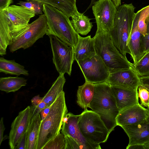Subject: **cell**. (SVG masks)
I'll return each mask as SVG.
<instances>
[{
  "mask_svg": "<svg viewBox=\"0 0 149 149\" xmlns=\"http://www.w3.org/2000/svg\"><path fill=\"white\" fill-rule=\"evenodd\" d=\"M139 13V10L135 13L132 32L127 43L130 55L133 60V64L137 63L145 54L143 44L144 36L140 33L138 27Z\"/></svg>",
  "mask_w": 149,
  "mask_h": 149,
  "instance_id": "e0dca14e",
  "label": "cell"
},
{
  "mask_svg": "<svg viewBox=\"0 0 149 149\" xmlns=\"http://www.w3.org/2000/svg\"><path fill=\"white\" fill-rule=\"evenodd\" d=\"M17 4L31 10L35 15L43 14L42 9L44 4L41 2L35 0H30L26 1H20Z\"/></svg>",
  "mask_w": 149,
  "mask_h": 149,
  "instance_id": "4dcf8cb0",
  "label": "cell"
},
{
  "mask_svg": "<svg viewBox=\"0 0 149 149\" xmlns=\"http://www.w3.org/2000/svg\"><path fill=\"white\" fill-rule=\"evenodd\" d=\"M119 111L139 103L138 89L111 86Z\"/></svg>",
  "mask_w": 149,
  "mask_h": 149,
  "instance_id": "ac0fdd59",
  "label": "cell"
},
{
  "mask_svg": "<svg viewBox=\"0 0 149 149\" xmlns=\"http://www.w3.org/2000/svg\"><path fill=\"white\" fill-rule=\"evenodd\" d=\"M114 3L116 7L118 8L121 5V2L122 0H112Z\"/></svg>",
  "mask_w": 149,
  "mask_h": 149,
  "instance_id": "7bdbcfd3",
  "label": "cell"
},
{
  "mask_svg": "<svg viewBox=\"0 0 149 149\" xmlns=\"http://www.w3.org/2000/svg\"><path fill=\"white\" fill-rule=\"evenodd\" d=\"M65 149V136L60 132L48 142L42 149Z\"/></svg>",
  "mask_w": 149,
  "mask_h": 149,
  "instance_id": "f546056e",
  "label": "cell"
},
{
  "mask_svg": "<svg viewBox=\"0 0 149 149\" xmlns=\"http://www.w3.org/2000/svg\"><path fill=\"white\" fill-rule=\"evenodd\" d=\"M0 72L17 76L21 74L29 75L28 71L23 66L16 63L14 60H7L3 57L0 58Z\"/></svg>",
  "mask_w": 149,
  "mask_h": 149,
  "instance_id": "484cf974",
  "label": "cell"
},
{
  "mask_svg": "<svg viewBox=\"0 0 149 149\" xmlns=\"http://www.w3.org/2000/svg\"><path fill=\"white\" fill-rule=\"evenodd\" d=\"M78 125L84 136L95 143L106 142L110 133L100 116L93 111H84L81 114Z\"/></svg>",
  "mask_w": 149,
  "mask_h": 149,
  "instance_id": "8992f818",
  "label": "cell"
},
{
  "mask_svg": "<svg viewBox=\"0 0 149 149\" xmlns=\"http://www.w3.org/2000/svg\"><path fill=\"white\" fill-rule=\"evenodd\" d=\"M138 95L140 104L149 109V90L140 84L138 88Z\"/></svg>",
  "mask_w": 149,
  "mask_h": 149,
  "instance_id": "1f68e13d",
  "label": "cell"
},
{
  "mask_svg": "<svg viewBox=\"0 0 149 149\" xmlns=\"http://www.w3.org/2000/svg\"><path fill=\"white\" fill-rule=\"evenodd\" d=\"M93 38L88 36L85 37L79 35L78 42L74 48V56L77 62L91 58L96 54Z\"/></svg>",
  "mask_w": 149,
  "mask_h": 149,
  "instance_id": "d6986e66",
  "label": "cell"
},
{
  "mask_svg": "<svg viewBox=\"0 0 149 149\" xmlns=\"http://www.w3.org/2000/svg\"><path fill=\"white\" fill-rule=\"evenodd\" d=\"M81 114L75 115L67 113L63 117L61 132L64 136L68 135L74 139L83 147L84 149H100L99 144H96L87 140L82 134L78 125Z\"/></svg>",
  "mask_w": 149,
  "mask_h": 149,
  "instance_id": "7c38bea8",
  "label": "cell"
},
{
  "mask_svg": "<svg viewBox=\"0 0 149 149\" xmlns=\"http://www.w3.org/2000/svg\"><path fill=\"white\" fill-rule=\"evenodd\" d=\"M42 11L47 19L46 34L55 36L69 46L74 47L79 35L73 28L69 18L56 8L47 4H43Z\"/></svg>",
  "mask_w": 149,
  "mask_h": 149,
  "instance_id": "5b68a950",
  "label": "cell"
},
{
  "mask_svg": "<svg viewBox=\"0 0 149 149\" xmlns=\"http://www.w3.org/2000/svg\"><path fill=\"white\" fill-rule=\"evenodd\" d=\"M51 106L42 109L40 112L41 121L43 120L48 114L50 110Z\"/></svg>",
  "mask_w": 149,
  "mask_h": 149,
  "instance_id": "60d3db41",
  "label": "cell"
},
{
  "mask_svg": "<svg viewBox=\"0 0 149 149\" xmlns=\"http://www.w3.org/2000/svg\"><path fill=\"white\" fill-rule=\"evenodd\" d=\"M53 54V63L59 74L66 73L70 76L74 60V47L70 46L57 36H49Z\"/></svg>",
  "mask_w": 149,
  "mask_h": 149,
  "instance_id": "ba28073f",
  "label": "cell"
},
{
  "mask_svg": "<svg viewBox=\"0 0 149 149\" xmlns=\"http://www.w3.org/2000/svg\"><path fill=\"white\" fill-rule=\"evenodd\" d=\"M106 82L111 86L134 89L141 84L140 77L132 68L110 73Z\"/></svg>",
  "mask_w": 149,
  "mask_h": 149,
  "instance_id": "9a60e30c",
  "label": "cell"
},
{
  "mask_svg": "<svg viewBox=\"0 0 149 149\" xmlns=\"http://www.w3.org/2000/svg\"><path fill=\"white\" fill-rule=\"evenodd\" d=\"M141 84L149 90V76L140 77Z\"/></svg>",
  "mask_w": 149,
  "mask_h": 149,
  "instance_id": "74e56055",
  "label": "cell"
},
{
  "mask_svg": "<svg viewBox=\"0 0 149 149\" xmlns=\"http://www.w3.org/2000/svg\"><path fill=\"white\" fill-rule=\"evenodd\" d=\"M47 22L45 15H41L39 17L30 24L25 29L9 46L10 52L22 48L31 47L38 39L46 34Z\"/></svg>",
  "mask_w": 149,
  "mask_h": 149,
  "instance_id": "52a82bcc",
  "label": "cell"
},
{
  "mask_svg": "<svg viewBox=\"0 0 149 149\" xmlns=\"http://www.w3.org/2000/svg\"><path fill=\"white\" fill-rule=\"evenodd\" d=\"M126 149H144L143 145H133L127 146Z\"/></svg>",
  "mask_w": 149,
  "mask_h": 149,
  "instance_id": "b9f144b4",
  "label": "cell"
},
{
  "mask_svg": "<svg viewBox=\"0 0 149 149\" xmlns=\"http://www.w3.org/2000/svg\"><path fill=\"white\" fill-rule=\"evenodd\" d=\"M5 130V127L3 122V118L2 117L0 122V145L4 139V137H3V134Z\"/></svg>",
  "mask_w": 149,
  "mask_h": 149,
  "instance_id": "f35d334b",
  "label": "cell"
},
{
  "mask_svg": "<svg viewBox=\"0 0 149 149\" xmlns=\"http://www.w3.org/2000/svg\"><path fill=\"white\" fill-rule=\"evenodd\" d=\"M65 149H84L83 147L74 139L68 135L65 136Z\"/></svg>",
  "mask_w": 149,
  "mask_h": 149,
  "instance_id": "d6a6232c",
  "label": "cell"
},
{
  "mask_svg": "<svg viewBox=\"0 0 149 149\" xmlns=\"http://www.w3.org/2000/svg\"><path fill=\"white\" fill-rule=\"evenodd\" d=\"M143 44L145 53L149 50V33L143 38Z\"/></svg>",
  "mask_w": 149,
  "mask_h": 149,
  "instance_id": "8d00e7d4",
  "label": "cell"
},
{
  "mask_svg": "<svg viewBox=\"0 0 149 149\" xmlns=\"http://www.w3.org/2000/svg\"><path fill=\"white\" fill-rule=\"evenodd\" d=\"M94 84L85 81L82 85L78 87L77 91V102L84 111L89 108L94 93Z\"/></svg>",
  "mask_w": 149,
  "mask_h": 149,
  "instance_id": "ffe728a7",
  "label": "cell"
},
{
  "mask_svg": "<svg viewBox=\"0 0 149 149\" xmlns=\"http://www.w3.org/2000/svg\"><path fill=\"white\" fill-rule=\"evenodd\" d=\"M97 0H91V3L89 6H88V8H89L92 7L94 2Z\"/></svg>",
  "mask_w": 149,
  "mask_h": 149,
  "instance_id": "ee69618b",
  "label": "cell"
},
{
  "mask_svg": "<svg viewBox=\"0 0 149 149\" xmlns=\"http://www.w3.org/2000/svg\"><path fill=\"white\" fill-rule=\"evenodd\" d=\"M41 121L40 113L31 121L26 132V149H36Z\"/></svg>",
  "mask_w": 149,
  "mask_h": 149,
  "instance_id": "7402d4cb",
  "label": "cell"
},
{
  "mask_svg": "<svg viewBox=\"0 0 149 149\" xmlns=\"http://www.w3.org/2000/svg\"><path fill=\"white\" fill-rule=\"evenodd\" d=\"M15 149H26V132L17 143Z\"/></svg>",
  "mask_w": 149,
  "mask_h": 149,
  "instance_id": "e575fe53",
  "label": "cell"
},
{
  "mask_svg": "<svg viewBox=\"0 0 149 149\" xmlns=\"http://www.w3.org/2000/svg\"><path fill=\"white\" fill-rule=\"evenodd\" d=\"M97 27L108 32L113 26L117 8L112 0H98L92 6Z\"/></svg>",
  "mask_w": 149,
  "mask_h": 149,
  "instance_id": "8fae6325",
  "label": "cell"
},
{
  "mask_svg": "<svg viewBox=\"0 0 149 149\" xmlns=\"http://www.w3.org/2000/svg\"><path fill=\"white\" fill-rule=\"evenodd\" d=\"M132 67L139 76H149V50Z\"/></svg>",
  "mask_w": 149,
  "mask_h": 149,
  "instance_id": "83f0119b",
  "label": "cell"
},
{
  "mask_svg": "<svg viewBox=\"0 0 149 149\" xmlns=\"http://www.w3.org/2000/svg\"><path fill=\"white\" fill-rule=\"evenodd\" d=\"M139 11L138 27L140 33L145 36L147 34V25L149 21V5Z\"/></svg>",
  "mask_w": 149,
  "mask_h": 149,
  "instance_id": "f1b7e54d",
  "label": "cell"
},
{
  "mask_svg": "<svg viewBox=\"0 0 149 149\" xmlns=\"http://www.w3.org/2000/svg\"><path fill=\"white\" fill-rule=\"evenodd\" d=\"M71 18L72 26L78 33L86 35L91 31L93 25L88 17L78 11Z\"/></svg>",
  "mask_w": 149,
  "mask_h": 149,
  "instance_id": "cb8c5ba5",
  "label": "cell"
},
{
  "mask_svg": "<svg viewBox=\"0 0 149 149\" xmlns=\"http://www.w3.org/2000/svg\"><path fill=\"white\" fill-rule=\"evenodd\" d=\"M93 39L96 54L101 58L110 73L132 68V63L117 49L107 31L97 28Z\"/></svg>",
  "mask_w": 149,
  "mask_h": 149,
  "instance_id": "7a4b0ae2",
  "label": "cell"
},
{
  "mask_svg": "<svg viewBox=\"0 0 149 149\" xmlns=\"http://www.w3.org/2000/svg\"><path fill=\"white\" fill-rule=\"evenodd\" d=\"M30 106L20 111L12 122L9 136L10 148L15 149L19 141L26 133L31 122Z\"/></svg>",
  "mask_w": 149,
  "mask_h": 149,
  "instance_id": "4fadbf2b",
  "label": "cell"
},
{
  "mask_svg": "<svg viewBox=\"0 0 149 149\" xmlns=\"http://www.w3.org/2000/svg\"><path fill=\"white\" fill-rule=\"evenodd\" d=\"M64 74H59L52 86L43 97V100L49 107L54 102L60 94L63 91V88L66 81Z\"/></svg>",
  "mask_w": 149,
  "mask_h": 149,
  "instance_id": "603a6c76",
  "label": "cell"
},
{
  "mask_svg": "<svg viewBox=\"0 0 149 149\" xmlns=\"http://www.w3.org/2000/svg\"><path fill=\"white\" fill-rule=\"evenodd\" d=\"M144 149H149V143L143 146Z\"/></svg>",
  "mask_w": 149,
  "mask_h": 149,
  "instance_id": "f6af8a7d",
  "label": "cell"
},
{
  "mask_svg": "<svg viewBox=\"0 0 149 149\" xmlns=\"http://www.w3.org/2000/svg\"><path fill=\"white\" fill-rule=\"evenodd\" d=\"M149 117V109L139 103L120 111L116 117L117 125L121 127L143 122Z\"/></svg>",
  "mask_w": 149,
  "mask_h": 149,
  "instance_id": "5bb4252c",
  "label": "cell"
},
{
  "mask_svg": "<svg viewBox=\"0 0 149 149\" xmlns=\"http://www.w3.org/2000/svg\"><path fill=\"white\" fill-rule=\"evenodd\" d=\"M12 42L6 16L2 10H0V55L6 54L8 46Z\"/></svg>",
  "mask_w": 149,
  "mask_h": 149,
  "instance_id": "d4e9b609",
  "label": "cell"
},
{
  "mask_svg": "<svg viewBox=\"0 0 149 149\" xmlns=\"http://www.w3.org/2000/svg\"><path fill=\"white\" fill-rule=\"evenodd\" d=\"M47 107V104L43 100L36 106H30L31 111V121L40 113L42 109Z\"/></svg>",
  "mask_w": 149,
  "mask_h": 149,
  "instance_id": "836d02e7",
  "label": "cell"
},
{
  "mask_svg": "<svg viewBox=\"0 0 149 149\" xmlns=\"http://www.w3.org/2000/svg\"><path fill=\"white\" fill-rule=\"evenodd\" d=\"M129 138L127 146L149 143V117L138 123L121 127Z\"/></svg>",
  "mask_w": 149,
  "mask_h": 149,
  "instance_id": "2e32d148",
  "label": "cell"
},
{
  "mask_svg": "<svg viewBox=\"0 0 149 149\" xmlns=\"http://www.w3.org/2000/svg\"><path fill=\"white\" fill-rule=\"evenodd\" d=\"M77 62L85 81L94 84L106 82L110 74L101 58L97 54Z\"/></svg>",
  "mask_w": 149,
  "mask_h": 149,
  "instance_id": "30bf717a",
  "label": "cell"
},
{
  "mask_svg": "<svg viewBox=\"0 0 149 149\" xmlns=\"http://www.w3.org/2000/svg\"><path fill=\"white\" fill-rule=\"evenodd\" d=\"M13 3V0H0V10H3Z\"/></svg>",
  "mask_w": 149,
  "mask_h": 149,
  "instance_id": "d590c367",
  "label": "cell"
},
{
  "mask_svg": "<svg viewBox=\"0 0 149 149\" xmlns=\"http://www.w3.org/2000/svg\"><path fill=\"white\" fill-rule=\"evenodd\" d=\"M27 80L23 77H7L0 78V90L8 93L15 92L26 85Z\"/></svg>",
  "mask_w": 149,
  "mask_h": 149,
  "instance_id": "4316f807",
  "label": "cell"
},
{
  "mask_svg": "<svg viewBox=\"0 0 149 149\" xmlns=\"http://www.w3.org/2000/svg\"><path fill=\"white\" fill-rule=\"evenodd\" d=\"M29 1L30 0H26ZM47 4L56 8L68 17H71L78 12L76 0H33Z\"/></svg>",
  "mask_w": 149,
  "mask_h": 149,
  "instance_id": "44dd1931",
  "label": "cell"
},
{
  "mask_svg": "<svg viewBox=\"0 0 149 149\" xmlns=\"http://www.w3.org/2000/svg\"><path fill=\"white\" fill-rule=\"evenodd\" d=\"M135 8L132 3L124 4L118 7L113 28L108 32L115 46L125 57L127 54H130L127 43L133 25Z\"/></svg>",
  "mask_w": 149,
  "mask_h": 149,
  "instance_id": "3957f363",
  "label": "cell"
},
{
  "mask_svg": "<svg viewBox=\"0 0 149 149\" xmlns=\"http://www.w3.org/2000/svg\"><path fill=\"white\" fill-rule=\"evenodd\" d=\"M43 97H40L39 95L33 97L31 100V106H37L42 100Z\"/></svg>",
  "mask_w": 149,
  "mask_h": 149,
  "instance_id": "ab89813d",
  "label": "cell"
},
{
  "mask_svg": "<svg viewBox=\"0 0 149 149\" xmlns=\"http://www.w3.org/2000/svg\"><path fill=\"white\" fill-rule=\"evenodd\" d=\"M149 33V21L147 25V34Z\"/></svg>",
  "mask_w": 149,
  "mask_h": 149,
  "instance_id": "bcb514c9",
  "label": "cell"
},
{
  "mask_svg": "<svg viewBox=\"0 0 149 149\" xmlns=\"http://www.w3.org/2000/svg\"><path fill=\"white\" fill-rule=\"evenodd\" d=\"M94 93L89 108L98 114L110 133L117 126L119 111L111 85L106 82L95 84Z\"/></svg>",
  "mask_w": 149,
  "mask_h": 149,
  "instance_id": "6da1fadb",
  "label": "cell"
},
{
  "mask_svg": "<svg viewBox=\"0 0 149 149\" xmlns=\"http://www.w3.org/2000/svg\"><path fill=\"white\" fill-rule=\"evenodd\" d=\"M68 112L63 91L51 105L47 115L41 121L36 149H42L48 142L60 132L63 119Z\"/></svg>",
  "mask_w": 149,
  "mask_h": 149,
  "instance_id": "277c9868",
  "label": "cell"
},
{
  "mask_svg": "<svg viewBox=\"0 0 149 149\" xmlns=\"http://www.w3.org/2000/svg\"><path fill=\"white\" fill-rule=\"evenodd\" d=\"M2 11L6 17L12 42L25 29L30 19L35 15L28 9L16 5L10 6Z\"/></svg>",
  "mask_w": 149,
  "mask_h": 149,
  "instance_id": "9c48e42d",
  "label": "cell"
}]
</instances>
